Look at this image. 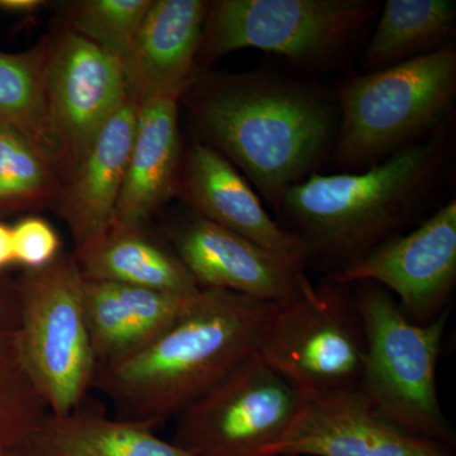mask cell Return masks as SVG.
I'll return each mask as SVG.
<instances>
[{"instance_id":"cell-2","label":"cell","mask_w":456,"mask_h":456,"mask_svg":"<svg viewBox=\"0 0 456 456\" xmlns=\"http://www.w3.org/2000/svg\"><path fill=\"white\" fill-rule=\"evenodd\" d=\"M275 305L202 288L154 340L98 365L93 388L110 399L117 419L155 431L256 353Z\"/></svg>"},{"instance_id":"cell-14","label":"cell","mask_w":456,"mask_h":456,"mask_svg":"<svg viewBox=\"0 0 456 456\" xmlns=\"http://www.w3.org/2000/svg\"><path fill=\"white\" fill-rule=\"evenodd\" d=\"M179 193L196 215L303 268L307 250L265 211L260 198L220 151L194 141L183 158Z\"/></svg>"},{"instance_id":"cell-17","label":"cell","mask_w":456,"mask_h":456,"mask_svg":"<svg viewBox=\"0 0 456 456\" xmlns=\"http://www.w3.org/2000/svg\"><path fill=\"white\" fill-rule=\"evenodd\" d=\"M182 165L178 99L155 98L139 104L136 134L113 224L145 226L178 193Z\"/></svg>"},{"instance_id":"cell-9","label":"cell","mask_w":456,"mask_h":456,"mask_svg":"<svg viewBox=\"0 0 456 456\" xmlns=\"http://www.w3.org/2000/svg\"><path fill=\"white\" fill-rule=\"evenodd\" d=\"M303 398L254 354L176 417L171 443L191 456H266Z\"/></svg>"},{"instance_id":"cell-22","label":"cell","mask_w":456,"mask_h":456,"mask_svg":"<svg viewBox=\"0 0 456 456\" xmlns=\"http://www.w3.org/2000/svg\"><path fill=\"white\" fill-rule=\"evenodd\" d=\"M18 329L16 285L0 281V454L23 450L49 413L23 365Z\"/></svg>"},{"instance_id":"cell-19","label":"cell","mask_w":456,"mask_h":456,"mask_svg":"<svg viewBox=\"0 0 456 456\" xmlns=\"http://www.w3.org/2000/svg\"><path fill=\"white\" fill-rule=\"evenodd\" d=\"M74 255L88 281H114L184 297L197 296L202 289L174 250L149 235L145 226L112 224L95 244Z\"/></svg>"},{"instance_id":"cell-23","label":"cell","mask_w":456,"mask_h":456,"mask_svg":"<svg viewBox=\"0 0 456 456\" xmlns=\"http://www.w3.org/2000/svg\"><path fill=\"white\" fill-rule=\"evenodd\" d=\"M45 56L46 38L25 53L0 51V125L11 126L31 140L57 169L45 98Z\"/></svg>"},{"instance_id":"cell-20","label":"cell","mask_w":456,"mask_h":456,"mask_svg":"<svg viewBox=\"0 0 456 456\" xmlns=\"http://www.w3.org/2000/svg\"><path fill=\"white\" fill-rule=\"evenodd\" d=\"M22 452L26 456H191L154 430L82 407L68 415L47 413Z\"/></svg>"},{"instance_id":"cell-21","label":"cell","mask_w":456,"mask_h":456,"mask_svg":"<svg viewBox=\"0 0 456 456\" xmlns=\"http://www.w3.org/2000/svg\"><path fill=\"white\" fill-rule=\"evenodd\" d=\"M455 20L450 0H388L362 55V69L382 70L446 46Z\"/></svg>"},{"instance_id":"cell-29","label":"cell","mask_w":456,"mask_h":456,"mask_svg":"<svg viewBox=\"0 0 456 456\" xmlns=\"http://www.w3.org/2000/svg\"><path fill=\"white\" fill-rule=\"evenodd\" d=\"M0 456H26L23 454V452H4V454H0Z\"/></svg>"},{"instance_id":"cell-7","label":"cell","mask_w":456,"mask_h":456,"mask_svg":"<svg viewBox=\"0 0 456 456\" xmlns=\"http://www.w3.org/2000/svg\"><path fill=\"white\" fill-rule=\"evenodd\" d=\"M370 0L209 2L198 60L203 66L237 50L277 53L303 65L338 56L378 11Z\"/></svg>"},{"instance_id":"cell-11","label":"cell","mask_w":456,"mask_h":456,"mask_svg":"<svg viewBox=\"0 0 456 456\" xmlns=\"http://www.w3.org/2000/svg\"><path fill=\"white\" fill-rule=\"evenodd\" d=\"M332 281L382 285L395 294L410 320L431 322L456 281V200L441 207L412 232L392 236L338 270Z\"/></svg>"},{"instance_id":"cell-12","label":"cell","mask_w":456,"mask_h":456,"mask_svg":"<svg viewBox=\"0 0 456 456\" xmlns=\"http://www.w3.org/2000/svg\"><path fill=\"white\" fill-rule=\"evenodd\" d=\"M167 235L174 253L200 288L283 303L314 285L303 268L196 213L173 222Z\"/></svg>"},{"instance_id":"cell-26","label":"cell","mask_w":456,"mask_h":456,"mask_svg":"<svg viewBox=\"0 0 456 456\" xmlns=\"http://www.w3.org/2000/svg\"><path fill=\"white\" fill-rule=\"evenodd\" d=\"M12 235L14 261L27 270L44 268L60 255V237L44 218H23L12 228Z\"/></svg>"},{"instance_id":"cell-8","label":"cell","mask_w":456,"mask_h":456,"mask_svg":"<svg viewBox=\"0 0 456 456\" xmlns=\"http://www.w3.org/2000/svg\"><path fill=\"white\" fill-rule=\"evenodd\" d=\"M365 351L356 307L334 290L312 285L277 303L256 354L303 399H314L359 389Z\"/></svg>"},{"instance_id":"cell-5","label":"cell","mask_w":456,"mask_h":456,"mask_svg":"<svg viewBox=\"0 0 456 456\" xmlns=\"http://www.w3.org/2000/svg\"><path fill=\"white\" fill-rule=\"evenodd\" d=\"M355 307L367 345L360 391L389 424L450 449L454 437L436 386L450 311L431 322H415L374 283H364Z\"/></svg>"},{"instance_id":"cell-3","label":"cell","mask_w":456,"mask_h":456,"mask_svg":"<svg viewBox=\"0 0 456 456\" xmlns=\"http://www.w3.org/2000/svg\"><path fill=\"white\" fill-rule=\"evenodd\" d=\"M445 159V145L432 137L359 173H314L285 193L279 211L301 231L307 256L350 265L391 239L430 193Z\"/></svg>"},{"instance_id":"cell-4","label":"cell","mask_w":456,"mask_h":456,"mask_svg":"<svg viewBox=\"0 0 456 456\" xmlns=\"http://www.w3.org/2000/svg\"><path fill=\"white\" fill-rule=\"evenodd\" d=\"M455 97L452 44L354 77L338 93V163L365 170L421 142L452 112Z\"/></svg>"},{"instance_id":"cell-18","label":"cell","mask_w":456,"mask_h":456,"mask_svg":"<svg viewBox=\"0 0 456 456\" xmlns=\"http://www.w3.org/2000/svg\"><path fill=\"white\" fill-rule=\"evenodd\" d=\"M83 297L90 340L101 365L154 340L196 296L84 279Z\"/></svg>"},{"instance_id":"cell-6","label":"cell","mask_w":456,"mask_h":456,"mask_svg":"<svg viewBox=\"0 0 456 456\" xmlns=\"http://www.w3.org/2000/svg\"><path fill=\"white\" fill-rule=\"evenodd\" d=\"M83 287L74 254H60L44 268L27 270L16 284L20 356L53 415L79 410L97 374Z\"/></svg>"},{"instance_id":"cell-10","label":"cell","mask_w":456,"mask_h":456,"mask_svg":"<svg viewBox=\"0 0 456 456\" xmlns=\"http://www.w3.org/2000/svg\"><path fill=\"white\" fill-rule=\"evenodd\" d=\"M45 98L62 184L127 101L121 61L64 26L46 37Z\"/></svg>"},{"instance_id":"cell-25","label":"cell","mask_w":456,"mask_h":456,"mask_svg":"<svg viewBox=\"0 0 456 456\" xmlns=\"http://www.w3.org/2000/svg\"><path fill=\"white\" fill-rule=\"evenodd\" d=\"M152 0H79L66 4V26L122 61Z\"/></svg>"},{"instance_id":"cell-15","label":"cell","mask_w":456,"mask_h":456,"mask_svg":"<svg viewBox=\"0 0 456 456\" xmlns=\"http://www.w3.org/2000/svg\"><path fill=\"white\" fill-rule=\"evenodd\" d=\"M209 2L152 0L127 55L121 61L127 99L183 97L200 70Z\"/></svg>"},{"instance_id":"cell-27","label":"cell","mask_w":456,"mask_h":456,"mask_svg":"<svg viewBox=\"0 0 456 456\" xmlns=\"http://www.w3.org/2000/svg\"><path fill=\"white\" fill-rule=\"evenodd\" d=\"M42 0H0V11L14 14H31L44 8Z\"/></svg>"},{"instance_id":"cell-16","label":"cell","mask_w":456,"mask_h":456,"mask_svg":"<svg viewBox=\"0 0 456 456\" xmlns=\"http://www.w3.org/2000/svg\"><path fill=\"white\" fill-rule=\"evenodd\" d=\"M137 116L139 104L127 99L62 182L53 206L70 231L74 253L95 244L112 227Z\"/></svg>"},{"instance_id":"cell-24","label":"cell","mask_w":456,"mask_h":456,"mask_svg":"<svg viewBox=\"0 0 456 456\" xmlns=\"http://www.w3.org/2000/svg\"><path fill=\"white\" fill-rule=\"evenodd\" d=\"M60 188L53 159L20 131L0 125V211L51 206Z\"/></svg>"},{"instance_id":"cell-28","label":"cell","mask_w":456,"mask_h":456,"mask_svg":"<svg viewBox=\"0 0 456 456\" xmlns=\"http://www.w3.org/2000/svg\"><path fill=\"white\" fill-rule=\"evenodd\" d=\"M14 263L13 235L12 228L0 222V269Z\"/></svg>"},{"instance_id":"cell-13","label":"cell","mask_w":456,"mask_h":456,"mask_svg":"<svg viewBox=\"0 0 456 456\" xmlns=\"http://www.w3.org/2000/svg\"><path fill=\"white\" fill-rule=\"evenodd\" d=\"M266 456H452L378 415L360 389L303 399L296 419Z\"/></svg>"},{"instance_id":"cell-1","label":"cell","mask_w":456,"mask_h":456,"mask_svg":"<svg viewBox=\"0 0 456 456\" xmlns=\"http://www.w3.org/2000/svg\"><path fill=\"white\" fill-rule=\"evenodd\" d=\"M180 99L207 143L239 167L274 209L314 174L338 132L325 93L281 75L200 69Z\"/></svg>"}]
</instances>
